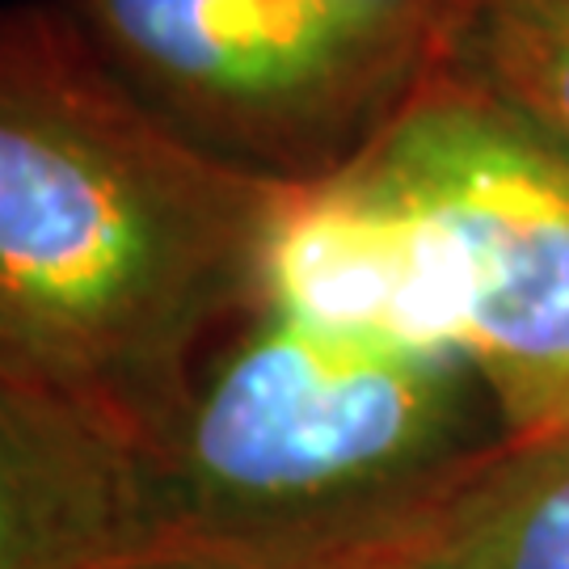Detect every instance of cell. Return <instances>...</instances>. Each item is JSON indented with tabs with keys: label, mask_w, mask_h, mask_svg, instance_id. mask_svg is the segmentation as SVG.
<instances>
[{
	"label": "cell",
	"mask_w": 569,
	"mask_h": 569,
	"mask_svg": "<svg viewBox=\"0 0 569 569\" xmlns=\"http://www.w3.org/2000/svg\"><path fill=\"white\" fill-rule=\"evenodd\" d=\"M291 186L169 131L56 0L0 4V376L143 448L258 308Z\"/></svg>",
	"instance_id": "6da1fadb"
},
{
	"label": "cell",
	"mask_w": 569,
	"mask_h": 569,
	"mask_svg": "<svg viewBox=\"0 0 569 569\" xmlns=\"http://www.w3.org/2000/svg\"><path fill=\"white\" fill-rule=\"evenodd\" d=\"M498 443L465 359L258 305L136 448L143 549L127 569H329Z\"/></svg>",
	"instance_id": "7a4b0ae2"
},
{
	"label": "cell",
	"mask_w": 569,
	"mask_h": 569,
	"mask_svg": "<svg viewBox=\"0 0 569 569\" xmlns=\"http://www.w3.org/2000/svg\"><path fill=\"white\" fill-rule=\"evenodd\" d=\"M186 143L266 182L338 173L451 47L376 0H56Z\"/></svg>",
	"instance_id": "3957f363"
},
{
	"label": "cell",
	"mask_w": 569,
	"mask_h": 569,
	"mask_svg": "<svg viewBox=\"0 0 569 569\" xmlns=\"http://www.w3.org/2000/svg\"><path fill=\"white\" fill-rule=\"evenodd\" d=\"M465 270V359L510 443L569 439V157L448 63L359 152Z\"/></svg>",
	"instance_id": "277c9868"
},
{
	"label": "cell",
	"mask_w": 569,
	"mask_h": 569,
	"mask_svg": "<svg viewBox=\"0 0 569 569\" xmlns=\"http://www.w3.org/2000/svg\"><path fill=\"white\" fill-rule=\"evenodd\" d=\"M258 305L422 355L465 346V270L448 232L359 157L291 186L262 244Z\"/></svg>",
	"instance_id": "5b68a950"
},
{
	"label": "cell",
	"mask_w": 569,
	"mask_h": 569,
	"mask_svg": "<svg viewBox=\"0 0 569 569\" xmlns=\"http://www.w3.org/2000/svg\"><path fill=\"white\" fill-rule=\"evenodd\" d=\"M140 456L84 409L0 376V569H127Z\"/></svg>",
	"instance_id": "8992f818"
},
{
	"label": "cell",
	"mask_w": 569,
	"mask_h": 569,
	"mask_svg": "<svg viewBox=\"0 0 569 569\" xmlns=\"http://www.w3.org/2000/svg\"><path fill=\"white\" fill-rule=\"evenodd\" d=\"M329 569H569V439L498 443Z\"/></svg>",
	"instance_id": "52a82bcc"
},
{
	"label": "cell",
	"mask_w": 569,
	"mask_h": 569,
	"mask_svg": "<svg viewBox=\"0 0 569 569\" xmlns=\"http://www.w3.org/2000/svg\"><path fill=\"white\" fill-rule=\"evenodd\" d=\"M451 63L569 157V0H477Z\"/></svg>",
	"instance_id": "ba28073f"
}]
</instances>
